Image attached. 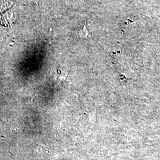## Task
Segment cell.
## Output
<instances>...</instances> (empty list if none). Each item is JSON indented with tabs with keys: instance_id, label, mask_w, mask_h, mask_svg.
Here are the masks:
<instances>
[{
	"instance_id": "obj_1",
	"label": "cell",
	"mask_w": 160,
	"mask_h": 160,
	"mask_svg": "<svg viewBox=\"0 0 160 160\" xmlns=\"http://www.w3.org/2000/svg\"><path fill=\"white\" fill-rule=\"evenodd\" d=\"M78 36L81 38H87L90 34V32L88 30L86 26H84L82 29H81L78 32Z\"/></svg>"
}]
</instances>
